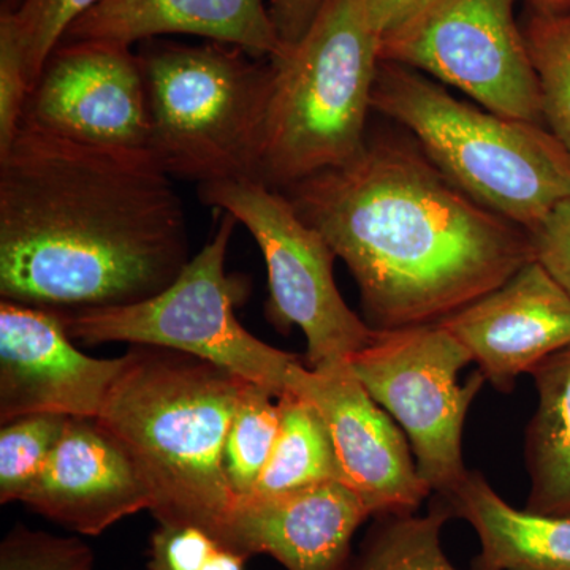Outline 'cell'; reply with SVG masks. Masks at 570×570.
I'll return each mask as SVG.
<instances>
[{"mask_svg":"<svg viewBox=\"0 0 570 570\" xmlns=\"http://www.w3.org/2000/svg\"><path fill=\"white\" fill-rule=\"evenodd\" d=\"M22 122L82 145L149 151L137 52L112 41H61L33 82Z\"/></svg>","mask_w":570,"mask_h":570,"instance_id":"obj_11","label":"cell"},{"mask_svg":"<svg viewBox=\"0 0 570 570\" xmlns=\"http://www.w3.org/2000/svg\"><path fill=\"white\" fill-rule=\"evenodd\" d=\"M279 425V403L275 393L249 382L239 397L225 439V478L235 497L253 493L275 448Z\"/></svg>","mask_w":570,"mask_h":570,"instance_id":"obj_22","label":"cell"},{"mask_svg":"<svg viewBox=\"0 0 570 570\" xmlns=\"http://www.w3.org/2000/svg\"><path fill=\"white\" fill-rule=\"evenodd\" d=\"M31 92L28 71L9 20L0 14V153H6L20 130Z\"/></svg>","mask_w":570,"mask_h":570,"instance_id":"obj_27","label":"cell"},{"mask_svg":"<svg viewBox=\"0 0 570 570\" xmlns=\"http://www.w3.org/2000/svg\"><path fill=\"white\" fill-rule=\"evenodd\" d=\"M96 420L137 464L157 523L216 538L235 499L225 439L249 382L174 348L134 344Z\"/></svg>","mask_w":570,"mask_h":570,"instance_id":"obj_3","label":"cell"},{"mask_svg":"<svg viewBox=\"0 0 570 570\" xmlns=\"http://www.w3.org/2000/svg\"><path fill=\"white\" fill-rule=\"evenodd\" d=\"M439 324L466 348L487 382L509 393L517 379L570 346V295L534 258Z\"/></svg>","mask_w":570,"mask_h":570,"instance_id":"obj_14","label":"cell"},{"mask_svg":"<svg viewBox=\"0 0 570 570\" xmlns=\"http://www.w3.org/2000/svg\"><path fill=\"white\" fill-rule=\"evenodd\" d=\"M249 558L238 551L227 549L224 546H217L212 557L206 561L204 570H246V562Z\"/></svg>","mask_w":570,"mask_h":570,"instance_id":"obj_32","label":"cell"},{"mask_svg":"<svg viewBox=\"0 0 570 570\" xmlns=\"http://www.w3.org/2000/svg\"><path fill=\"white\" fill-rule=\"evenodd\" d=\"M530 236L535 261L570 295V202L554 208Z\"/></svg>","mask_w":570,"mask_h":570,"instance_id":"obj_29","label":"cell"},{"mask_svg":"<svg viewBox=\"0 0 570 570\" xmlns=\"http://www.w3.org/2000/svg\"><path fill=\"white\" fill-rule=\"evenodd\" d=\"M70 417L31 414L0 428V502H20L39 479Z\"/></svg>","mask_w":570,"mask_h":570,"instance_id":"obj_24","label":"cell"},{"mask_svg":"<svg viewBox=\"0 0 570 570\" xmlns=\"http://www.w3.org/2000/svg\"><path fill=\"white\" fill-rule=\"evenodd\" d=\"M324 3L325 0H269V13L285 47L305 36Z\"/></svg>","mask_w":570,"mask_h":570,"instance_id":"obj_30","label":"cell"},{"mask_svg":"<svg viewBox=\"0 0 570 570\" xmlns=\"http://www.w3.org/2000/svg\"><path fill=\"white\" fill-rule=\"evenodd\" d=\"M97 2L99 0H21L13 11L0 10L13 29L31 89L67 29Z\"/></svg>","mask_w":570,"mask_h":570,"instance_id":"obj_25","label":"cell"},{"mask_svg":"<svg viewBox=\"0 0 570 570\" xmlns=\"http://www.w3.org/2000/svg\"><path fill=\"white\" fill-rule=\"evenodd\" d=\"M75 347L61 314L0 303V423L31 414L97 419L127 365Z\"/></svg>","mask_w":570,"mask_h":570,"instance_id":"obj_13","label":"cell"},{"mask_svg":"<svg viewBox=\"0 0 570 570\" xmlns=\"http://www.w3.org/2000/svg\"><path fill=\"white\" fill-rule=\"evenodd\" d=\"M165 36H195L234 45L262 59L283 56L266 0H99L61 41L134 45Z\"/></svg>","mask_w":570,"mask_h":570,"instance_id":"obj_17","label":"cell"},{"mask_svg":"<svg viewBox=\"0 0 570 570\" xmlns=\"http://www.w3.org/2000/svg\"><path fill=\"white\" fill-rule=\"evenodd\" d=\"M543 121L570 153V13L540 14L527 36Z\"/></svg>","mask_w":570,"mask_h":570,"instance_id":"obj_23","label":"cell"},{"mask_svg":"<svg viewBox=\"0 0 570 570\" xmlns=\"http://www.w3.org/2000/svg\"><path fill=\"white\" fill-rule=\"evenodd\" d=\"M217 546L200 528L157 523L149 540L148 570H204Z\"/></svg>","mask_w":570,"mask_h":570,"instance_id":"obj_28","label":"cell"},{"mask_svg":"<svg viewBox=\"0 0 570 570\" xmlns=\"http://www.w3.org/2000/svg\"><path fill=\"white\" fill-rule=\"evenodd\" d=\"M450 519L441 499L425 515L377 517L343 570H460L442 542Z\"/></svg>","mask_w":570,"mask_h":570,"instance_id":"obj_21","label":"cell"},{"mask_svg":"<svg viewBox=\"0 0 570 570\" xmlns=\"http://www.w3.org/2000/svg\"><path fill=\"white\" fill-rule=\"evenodd\" d=\"M515 0H438L381 40V61L431 75L505 118L542 122L538 73Z\"/></svg>","mask_w":570,"mask_h":570,"instance_id":"obj_10","label":"cell"},{"mask_svg":"<svg viewBox=\"0 0 570 570\" xmlns=\"http://www.w3.org/2000/svg\"><path fill=\"white\" fill-rule=\"evenodd\" d=\"M370 519L354 491L326 482L235 497L214 539L246 558L268 554L285 570H343L356 531Z\"/></svg>","mask_w":570,"mask_h":570,"instance_id":"obj_15","label":"cell"},{"mask_svg":"<svg viewBox=\"0 0 570 570\" xmlns=\"http://www.w3.org/2000/svg\"><path fill=\"white\" fill-rule=\"evenodd\" d=\"M436 2L438 0H363V6L371 28L382 40Z\"/></svg>","mask_w":570,"mask_h":570,"instance_id":"obj_31","label":"cell"},{"mask_svg":"<svg viewBox=\"0 0 570 570\" xmlns=\"http://www.w3.org/2000/svg\"><path fill=\"white\" fill-rule=\"evenodd\" d=\"M279 433L253 493L273 494L343 482L335 448L317 409L285 389L277 397Z\"/></svg>","mask_w":570,"mask_h":570,"instance_id":"obj_20","label":"cell"},{"mask_svg":"<svg viewBox=\"0 0 570 570\" xmlns=\"http://www.w3.org/2000/svg\"><path fill=\"white\" fill-rule=\"evenodd\" d=\"M137 56L156 163L198 186L255 181L272 61L219 41L146 40Z\"/></svg>","mask_w":570,"mask_h":570,"instance_id":"obj_6","label":"cell"},{"mask_svg":"<svg viewBox=\"0 0 570 570\" xmlns=\"http://www.w3.org/2000/svg\"><path fill=\"white\" fill-rule=\"evenodd\" d=\"M538 407L524 436L530 491L524 508L540 515H570V346L530 374Z\"/></svg>","mask_w":570,"mask_h":570,"instance_id":"obj_19","label":"cell"},{"mask_svg":"<svg viewBox=\"0 0 570 570\" xmlns=\"http://www.w3.org/2000/svg\"><path fill=\"white\" fill-rule=\"evenodd\" d=\"M287 389L305 397L324 420L344 485L371 517L417 513L433 494L423 482L406 434L355 376L348 360L288 370Z\"/></svg>","mask_w":570,"mask_h":570,"instance_id":"obj_12","label":"cell"},{"mask_svg":"<svg viewBox=\"0 0 570 570\" xmlns=\"http://www.w3.org/2000/svg\"><path fill=\"white\" fill-rule=\"evenodd\" d=\"M186 212L149 151L22 122L0 153V296L55 313L137 305L189 264Z\"/></svg>","mask_w":570,"mask_h":570,"instance_id":"obj_1","label":"cell"},{"mask_svg":"<svg viewBox=\"0 0 570 570\" xmlns=\"http://www.w3.org/2000/svg\"><path fill=\"white\" fill-rule=\"evenodd\" d=\"M269 61L255 181L284 190L365 148L381 37L363 0H325L305 36Z\"/></svg>","mask_w":570,"mask_h":570,"instance_id":"obj_4","label":"cell"},{"mask_svg":"<svg viewBox=\"0 0 570 570\" xmlns=\"http://www.w3.org/2000/svg\"><path fill=\"white\" fill-rule=\"evenodd\" d=\"M91 547L78 538L29 530L18 523L0 543V570H94Z\"/></svg>","mask_w":570,"mask_h":570,"instance_id":"obj_26","label":"cell"},{"mask_svg":"<svg viewBox=\"0 0 570 570\" xmlns=\"http://www.w3.org/2000/svg\"><path fill=\"white\" fill-rule=\"evenodd\" d=\"M355 376L406 434L423 482L449 498L464 479L463 433L469 407L485 384L475 371L461 385L472 358L441 324L376 330L348 358Z\"/></svg>","mask_w":570,"mask_h":570,"instance_id":"obj_9","label":"cell"},{"mask_svg":"<svg viewBox=\"0 0 570 570\" xmlns=\"http://www.w3.org/2000/svg\"><path fill=\"white\" fill-rule=\"evenodd\" d=\"M373 110L417 138L450 181L527 232L570 202V153L538 122L456 99L419 71L381 61Z\"/></svg>","mask_w":570,"mask_h":570,"instance_id":"obj_5","label":"cell"},{"mask_svg":"<svg viewBox=\"0 0 570 570\" xmlns=\"http://www.w3.org/2000/svg\"><path fill=\"white\" fill-rule=\"evenodd\" d=\"M20 3L21 0H2V10L13 11Z\"/></svg>","mask_w":570,"mask_h":570,"instance_id":"obj_33","label":"cell"},{"mask_svg":"<svg viewBox=\"0 0 570 570\" xmlns=\"http://www.w3.org/2000/svg\"><path fill=\"white\" fill-rule=\"evenodd\" d=\"M236 224L234 216L223 213L212 242L160 294L137 305L59 313L71 340L89 346L129 343L174 348L283 395L288 370L299 358L258 340L236 317L235 307L249 294L245 277L225 272Z\"/></svg>","mask_w":570,"mask_h":570,"instance_id":"obj_7","label":"cell"},{"mask_svg":"<svg viewBox=\"0 0 570 570\" xmlns=\"http://www.w3.org/2000/svg\"><path fill=\"white\" fill-rule=\"evenodd\" d=\"M439 499L478 535L472 570H570V515L513 508L479 471Z\"/></svg>","mask_w":570,"mask_h":570,"instance_id":"obj_18","label":"cell"},{"mask_svg":"<svg viewBox=\"0 0 570 570\" xmlns=\"http://www.w3.org/2000/svg\"><path fill=\"white\" fill-rule=\"evenodd\" d=\"M22 504L82 535L151 510L153 497L127 450L96 419L70 417Z\"/></svg>","mask_w":570,"mask_h":570,"instance_id":"obj_16","label":"cell"},{"mask_svg":"<svg viewBox=\"0 0 570 570\" xmlns=\"http://www.w3.org/2000/svg\"><path fill=\"white\" fill-rule=\"evenodd\" d=\"M281 193L346 264L374 330L439 324L535 258L530 232L395 142Z\"/></svg>","mask_w":570,"mask_h":570,"instance_id":"obj_2","label":"cell"},{"mask_svg":"<svg viewBox=\"0 0 570 570\" xmlns=\"http://www.w3.org/2000/svg\"><path fill=\"white\" fill-rule=\"evenodd\" d=\"M205 205L245 225L268 272L265 314L277 332L298 326L306 337V366L344 362L373 340L376 330L354 313L337 288L336 254L281 190L254 179L198 186Z\"/></svg>","mask_w":570,"mask_h":570,"instance_id":"obj_8","label":"cell"}]
</instances>
